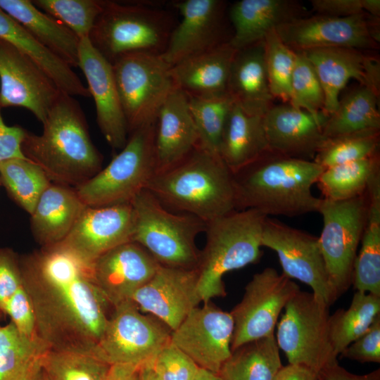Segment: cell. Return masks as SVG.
<instances>
[{
  "label": "cell",
  "instance_id": "cell-17",
  "mask_svg": "<svg viewBox=\"0 0 380 380\" xmlns=\"http://www.w3.org/2000/svg\"><path fill=\"white\" fill-rule=\"evenodd\" d=\"M233 331L231 313L208 302L190 312L172 331L170 341L199 368L218 374L231 355Z\"/></svg>",
  "mask_w": 380,
  "mask_h": 380
},
{
  "label": "cell",
  "instance_id": "cell-28",
  "mask_svg": "<svg viewBox=\"0 0 380 380\" xmlns=\"http://www.w3.org/2000/svg\"><path fill=\"white\" fill-rule=\"evenodd\" d=\"M228 94L248 115L263 116L273 106L274 98L266 72L263 40L236 51Z\"/></svg>",
  "mask_w": 380,
  "mask_h": 380
},
{
  "label": "cell",
  "instance_id": "cell-2",
  "mask_svg": "<svg viewBox=\"0 0 380 380\" xmlns=\"http://www.w3.org/2000/svg\"><path fill=\"white\" fill-rule=\"evenodd\" d=\"M42 125L41 134L25 131L21 148L52 183L75 188L102 169L103 156L74 96L61 92Z\"/></svg>",
  "mask_w": 380,
  "mask_h": 380
},
{
  "label": "cell",
  "instance_id": "cell-32",
  "mask_svg": "<svg viewBox=\"0 0 380 380\" xmlns=\"http://www.w3.org/2000/svg\"><path fill=\"white\" fill-rule=\"evenodd\" d=\"M0 39L10 43L33 60L56 83L72 96L90 97L72 68L32 37L18 22L0 8Z\"/></svg>",
  "mask_w": 380,
  "mask_h": 380
},
{
  "label": "cell",
  "instance_id": "cell-42",
  "mask_svg": "<svg viewBox=\"0 0 380 380\" xmlns=\"http://www.w3.org/2000/svg\"><path fill=\"white\" fill-rule=\"evenodd\" d=\"M379 130H367L326 139L314 161L324 169L362 160L379 153Z\"/></svg>",
  "mask_w": 380,
  "mask_h": 380
},
{
  "label": "cell",
  "instance_id": "cell-57",
  "mask_svg": "<svg viewBox=\"0 0 380 380\" xmlns=\"http://www.w3.org/2000/svg\"><path fill=\"white\" fill-rule=\"evenodd\" d=\"M32 380H47L42 370V368Z\"/></svg>",
  "mask_w": 380,
  "mask_h": 380
},
{
  "label": "cell",
  "instance_id": "cell-39",
  "mask_svg": "<svg viewBox=\"0 0 380 380\" xmlns=\"http://www.w3.org/2000/svg\"><path fill=\"white\" fill-rule=\"evenodd\" d=\"M379 153L369 158L324 169L317 184L330 201H344L364 194L374 173L380 169Z\"/></svg>",
  "mask_w": 380,
  "mask_h": 380
},
{
  "label": "cell",
  "instance_id": "cell-50",
  "mask_svg": "<svg viewBox=\"0 0 380 380\" xmlns=\"http://www.w3.org/2000/svg\"><path fill=\"white\" fill-rule=\"evenodd\" d=\"M312 7L319 15L343 18L365 13L362 0H312Z\"/></svg>",
  "mask_w": 380,
  "mask_h": 380
},
{
  "label": "cell",
  "instance_id": "cell-21",
  "mask_svg": "<svg viewBox=\"0 0 380 380\" xmlns=\"http://www.w3.org/2000/svg\"><path fill=\"white\" fill-rule=\"evenodd\" d=\"M78 67L93 97L96 122L113 149H122L129 132L115 84L112 65L93 46L89 37L80 39Z\"/></svg>",
  "mask_w": 380,
  "mask_h": 380
},
{
  "label": "cell",
  "instance_id": "cell-11",
  "mask_svg": "<svg viewBox=\"0 0 380 380\" xmlns=\"http://www.w3.org/2000/svg\"><path fill=\"white\" fill-rule=\"evenodd\" d=\"M129 134L156 120L158 110L176 88L170 66L160 55L135 53L112 64Z\"/></svg>",
  "mask_w": 380,
  "mask_h": 380
},
{
  "label": "cell",
  "instance_id": "cell-12",
  "mask_svg": "<svg viewBox=\"0 0 380 380\" xmlns=\"http://www.w3.org/2000/svg\"><path fill=\"white\" fill-rule=\"evenodd\" d=\"M171 332L156 317L126 300L113 307L94 355L110 365L150 364L170 341Z\"/></svg>",
  "mask_w": 380,
  "mask_h": 380
},
{
  "label": "cell",
  "instance_id": "cell-34",
  "mask_svg": "<svg viewBox=\"0 0 380 380\" xmlns=\"http://www.w3.org/2000/svg\"><path fill=\"white\" fill-rule=\"evenodd\" d=\"M281 367L279 347L273 334L232 350L217 374L222 380H273Z\"/></svg>",
  "mask_w": 380,
  "mask_h": 380
},
{
  "label": "cell",
  "instance_id": "cell-33",
  "mask_svg": "<svg viewBox=\"0 0 380 380\" xmlns=\"http://www.w3.org/2000/svg\"><path fill=\"white\" fill-rule=\"evenodd\" d=\"M368 208L361 248L353 265L352 284L356 291L380 296V177L367 189Z\"/></svg>",
  "mask_w": 380,
  "mask_h": 380
},
{
  "label": "cell",
  "instance_id": "cell-36",
  "mask_svg": "<svg viewBox=\"0 0 380 380\" xmlns=\"http://www.w3.org/2000/svg\"><path fill=\"white\" fill-rule=\"evenodd\" d=\"M379 91L360 85L339 100L336 110L324 124L326 139L367 130L380 129L377 108Z\"/></svg>",
  "mask_w": 380,
  "mask_h": 380
},
{
  "label": "cell",
  "instance_id": "cell-24",
  "mask_svg": "<svg viewBox=\"0 0 380 380\" xmlns=\"http://www.w3.org/2000/svg\"><path fill=\"white\" fill-rule=\"evenodd\" d=\"M328 116H316L290 103L272 106L262 116L271 151L288 157L313 160L326 141L323 128Z\"/></svg>",
  "mask_w": 380,
  "mask_h": 380
},
{
  "label": "cell",
  "instance_id": "cell-54",
  "mask_svg": "<svg viewBox=\"0 0 380 380\" xmlns=\"http://www.w3.org/2000/svg\"><path fill=\"white\" fill-rule=\"evenodd\" d=\"M138 379L139 380H162L148 364L139 367Z\"/></svg>",
  "mask_w": 380,
  "mask_h": 380
},
{
  "label": "cell",
  "instance_id": "cell-59",
  "mask_svg": "<svg viewBox=\"0 0 380 380\" xmlns=\"http://www.w3.org/2000/svg\"><path fill=\"white\" fill-rule=\"evenodd\" d=\"M0 184H1V181H0Z\"/></svg>",
  "mask_w": 380,
  "mask_h": 380
},
{
  "label": "cell",
  "instance_id": "cell-37",
  "mask_svg": "<svg viewBox=\"0 0 380 380\" xmlns=\"http://www.w3.org/2000/svg\"><path fill=\"white\" fill-rule=\"evenodd\" d=\"M48 348L31 338L10 321L0 325V380H32L41 369Z\"/></svg>",
  "mask_w": 380,
  "mask_h": 380
},
{
  "label": "cell",
  "instance_id": "cell-23",
  "mask_svg": "<svg viewBox=\"0 0 380 380\" xmlns=\"http://www.w3.org/2000/svg\"><path fill=\"white\" fill-rule=\"evenodd\" d=\"M160 265L135 241L120 244L92 263V272L101 292L114 307L130 300L155 274Z\"/></svg>",
  "mask_w": 380,
  "mask_h": 380
},
{
  "label": "cell",
  "instance_id": "cell-8",
  "mask_svg": "<svg viewBox=\"0 0 380 380\" xmlns=\"http://www.w3.org/2000/svg\"><path fill=\"white\" fill-rule=\"evenodd\" d=\"M156 120L130 132L125 146L106 167L74 188L87 206L131 204L146 189L156 172Z\"/></svg>",
  "mask_w": 380,
  "mask_h": 380
},
{
  "label": "cell",
  "instance_id": "cell-4",
  "mask_svg": "<svg viewBox=\"0 0 380 380\" xmlns=\"http://www.w3.org/2000/svg\"><path fill=\"white\" fill-rule=\"evenodd\" d=\"M146 189L170 210L205 222L236 210L233 173L220 155L198 144L181 161L156 173Z\"/></svg>",
  "mask_w": 380,
  "mask_h": 380
},
{
  "label": "cell",
  "instance_id": "cell-3",
  "mask_svg": "<svg viewBox=\"0 0 380 380\" xmlns=\"http://www.w3.org/2000/svg\"><path fill=\"white\" fill-rule=\"evenodd\" d=\"M324 168L314 160L268 151L233 173L235 209L267 217L317 212L321 198L312 192Z\"/></svg>",
  "mask_w": 380,
  "mask_h": 380
},
{
  "label": "cell",
  "instance_id": "cell-47",
  "mask_svg": "<svg viewBox=\"0 0 380 380\" xmlns=\"http://www.w3.org/2000/svg\"><path fill=\"white\" fill-rule=\"evenodd\" d=\"M162 380H194L198 367L171 341L148 364Z\"/></svg>",
  "mask_w": 380,
  "mask_h": 380
},
{
  "label": "cell",
  "instance_id": "cell-1",
  "mask_svg": "<svg viewBox=\"0 0 380 380\" xmlns=\"http://www.w3.org/2000/svg\"><path fill=\"white\" fill-rule=\"evenodd\" d=\"M39 339L48 349L94 353L113 307L92 264L57 244L20 255Z\"/></svg>",
  "mask_w": 380,
  "mask_h": 380
},
{
  "label": "cell",
  "instance_id": "cell-15",
  "mask_svg": "<svg viewBox=\"0 0 380 380\" xmlns=\"http://www.w3.org/2000/svg\"><path fill=\"white\" fill-rule=\"evenodd\" d=\"M372 18L365 12L343 18L317 14L280 25L275 31L295 52L328 47L374 49L379 42V31L374 25L377 20Z\"/></svg>",
  "mask_w": 380,
  "mask_h": 380
},
{
  "label": "cell",
  "instance_id": "cell-43",
  "mask_svg": "<svg viewBox=\"0 0 380 380\" xmlns=\"http://www.w3.org/2000/svg\"><path fill=\"white\" fill-rule=\"evenodd\" d=\"M189 98L190 112L198 135V145L219 155L221 136L234 101L229 96L217 99Z\"/></svg>",
  "mask_w": 380,
  "mask_h": 380
},
{
  "label": "cell",
  "instance_id": "cell-51",
  "mask_svg": "<svg viewBox=\"0 0 380 380\" xmlns=\"http://www.w3.org/2000/svg\"><path fill=\"white\" fill-rule=\"evenodd\" d=\"M319 380H380V369L365 374L350 372L338 363L329 365L318 373Z\"/></svg>",
  "mask_w": 380,
  "mask_h": 380
},
{
  "label": "cell",
  "instance_id": "cell-9",
  "mask_svg": "<svg viewBox=\"0 0 380 380\" xmlns=\"http://www.w3.org/2000/svg\"><path fill=\"white\" fill-rule=\"evenodd\" d=\"M329 308L314 293L300 290L287 303L275 338L289 364L319 373L338 362L329 336Z\"/></svg>",
  "mask_w": 380,
  "mask_h": 380
},
{
  "label": "cell",
  "instance_id": "cell-40",
  "mask_svg": "<svg viewBox=\"0 0 380 380\" xmlns=\"http://www.w3.org/2000/svg\"><path fill=\"white\" fill-rule=\"evenodd\" d=\"M0 181L11 198L30 215L52 183L44 170L27 158L1 162Z\"/></svg>",
  "mask_w": 380,
  "mask_h": 380
},
{
  "label": "cell",
  "instance_id": "cell-18",
  "mask_svg": "<svg viewBox=\"0 0 380 380\" xmlns=\"http://www.w3.org/2000/svg\"><path fill=\"white\" fill-rule=\"evenodd\" d=\"M171 5L181 16L160 55L170 66L229 42L224 37L226 3L182 0Z\"/></svg>",
  "mask_w": 380,
  "mask_h": 380
},
{
  "label": "cell",
  "instance_id": "cell-16",
  "mask_svg": "<svg viewBox=\"0 0 380 380\" xmlns=\"http://www.w3.org/2000/svg\"><path fill=\"white\" fill-rule=\"evenodd\" d=\"M62 91L29 56L0 39V107H22L43 124Z\"/></svg>",
  "mask_w": 380,
  "mask_h": 380
},
{
  "label": "cell",
  "instance_id": "cell-56",
  "mask_svg": "<svg viewBox=\"0 0 380 380\" xmlns=\"http://www.w3.org/2000/svg\"><path fill=\"white\" fill-rule=\"evenodd\" d=\"M194 380H222L220 376L215 373L208 370L198 368Z\"/></svg>",
  "mask_w": 380,
  "mask_h": 380
},
{
  "label": "cell",
  "instance_id": "cell-29",
  "mask_svg": "<svg viewBox=\"0 0 380 380\" xmlns=\"http://www.w3.org/2000/svg\"><path fill=\"white\" fill-rule=\"evenodd\" d=\"M86 206L73 187L51 183L30 215L31 232L40 247L61 243Z\"/></svg>",
  "mask_w": 380,
  "mask_h": 380
},
{
  "label": "cell",
  "instance_id": "cell-48",
  "mask_svg": "<svg viewBox=\"0 0 380 380\" xmlns=\"http://www.w3.org/2000/svg\"><path fill=\"white\" fill-rule=\"evenodd\" d=\"M341 357L359 362H380V315L369 329L340 353Z\"/></svg>",
  "mask_w": 380,
  "mask_h": 380
},
{
  "label": "cell",
  "instance_id": "cell-30",
  "mask_svg": "<svg viewBox=\"0 0 380 380\" xmlns=\"http://www.w3.org/2000/svg\"><path fill=\"white\" fill-rule=\"evenodd\" d=\"M270 151L262 116L246 113L234 102L222 130L219 155L232 173Z\"/></svg>",
  "mask_w": 380,
  "mask_h": 380
},
{
  "label": "cell",
  "instance_id": "cell-45",
  "mask_svg": "<svg viewBox=\"0 0 380 380\" xmlns=\"http://www.w3.org/2000/svg\"><path fill=\"white\" fill-rule=\"evenodd\" d=\"M263 41L265 68L271 93L274 99L289 103L296 52L281 40L275 30L267 33Z\"/></svg>",
  "mask_w": 380,
  "mask_h": 380
},
{
  "label": "cell",
  "instance_id": "cell-58",
  "mask_svg": "<svg viewBox=\"0 0 380 380\" xmlns=\"http://www.w3.org/2000/svg\"><path fill=\"white\" fill-rule=\"evenodd\" d=\"M3 315H4L1 312H0V319L2 317Z\"/></svg>",
  "mask_w": 380,
  "mask_h": 380
},
{
  "label": "cell",
  "instance_id": "cell-41",
  "mask_svg": "<svg viewBox=\"0 0 380 380\" xmlns=\"http://www.w3.org/2000/svg\"><path fill=\"white\" fill-rule=\"evenodd\" d=\"M110 366L92 353L51 349L41 362L47 380H106Z\"/></svg>",
  "mask_w": 380,
  "mask_h": 380
},
{
  "label": "cell",
  "instance_id": "cell-27",
  "mask_svg": "<svg viewBox=\"0 0 380 380\" xmlns=\"http://www.w3.org/2000/svg\"><path fill=\"white\" fill-rule=\"evenodd\" d=\"M307 16L306 9L295 1L241 0L229 8L234 30L229 43L236 50L246 48L277 27Z\"/></svg>",
  "mask_w": 380,
  "mask_h": 380
},
{
  "label": "cell",
  "instance_id": "cell-7",
  "mask_svg": "<svg viewBox=\"0 0 380 380\" xmlns=\"http://www.w3.org/2000/svg\"><path fill=\"white\" fill-rule=\"evenodd\" d=\"M134 213L132 241L144 248L160 265L194 270L201 251L196 238L206 222L184 213L165 208L146 189L132 201Z\"/></svg>",
  "mask_w": 380,
  "mask_h": 380
},
{
  "label": "cell",
  "instance_id": "cell-46",
  "mask_svg": "<svg viewBox=\"0 0 380 380\" xmlns=\"http://www.w3.org/2000/svg\"><path fill=\"white\" fill-rule=\"evenodd\" d=\"M289 103L316 116L323 113L324 95L321 83L312 65L301 51L296 52Z\"/></svg>",
  "mask_w": 380,
  "mask_h": 380
},
{
  "label": "cell",
  "instance_id": "cell-49",
  "mask_svg": "<svg viewBox=\"0 0 380 380\" xmlns=\"http://www.w3.org/2000/svg\"><path fill=\"white\" fill-rule=\"evenodd\" d=\"M1 109L0 107V163L12 158H26L21 148L26 129L18 125H7Z\"/></svg>",
  "mask_w": 380,
  "mask_h": 380
},
{
  "label": "cell",
  "instance_id": "cell-22",
  "mask_svg": "<svg viewBox=\"0 0 380 380\" xmlns=\"http://www.w3.org/2000/svg\"><path fill=\"white\" fill-rule=\"evenodd\" d=\"M301 52L311 63L319 80L324 95L323 113L327 116L337 108L340 92L350 80H356L360 85L379 91V63L360 50L328 47Z\"/></svg>",
  "mask_w": 380,
  "mask_h": 380
},
{
  "label": "cell",
  "instance_id": "cell-44",
  "mask_svg": "<svg viewBox=\"0 0 380 380\" xmlns=\"http://www.w3.org/2000/svg\"><path fill=\"white\" fill-rule=\"evenodd\" d=\"M33 4L70 29L80 39L89 37L103 0H32Z\"/></svg>",
  "mask_w": 380,
  "mask_h": 380
},
{
  "label": "cell",
  "instance_id": "cell-35",
  "mask_svg": "<svg viewBox=\"0 0 380 380\" xmlns=\"http://www.w3.org/2000/svg\"><path fill=\"white\" fill-rule=\"evenodd\" d=\"M19 256L11 248H0V312L8 315L23 334L31 338L39 339Z\"/></svg>",
  "mask_w": 380,
  "mask_h": 380
},
{
  "label": "cell",
  "instance_id": "cell-26",
  "mask_svg": "<svg viewBox=\"0 0 380 380\" xmlns=\"http://www.w3.org/2000/svg\"><path fill=\"white\" fill-rule=\"evenodd\" d=\"M236 51L227 42L174 65L170 74L175 87L191 98L229 96L228 82Z\"/></svg>",
  "mask_w": 380,
  "mask_h": 380
},
{
  "label": "cell",
  "instance_id": "cell-19",
  "mask_svg": "<svg viewBox=\"0 0 380 380\" xmlns=\"http://www.w3.org/2000/svg\"><path fill=\"white\" fill-rule=\"evenodd\" d=\"M130 300L141 312L156 317L173 331L201 302L197 270L160 265Z\"/></svg>",
  "mask_w": 380,
  "mask_h": 380
},
{
  "label": "cell",
  "instance_id": "cell-52",
  "mask_svg": "<svg viewBox=\"0 0 380 380\" xmlns=\"http://www.w3.org/2000/svg\"><path fill=\"white\" fill-rule=\"evenodd\" d=\"M273 380H319L318 373L299 365L289 364L279 370Z\"/></svg>",
  "mask_w": 380,
  "mask_h": 380
},
{
  "label": "cell",
  "instance_id": "cell-38",
  "mask_svg": "<svg viewBox=\"0 0 380 380\" xmlns=\"http://www.w3.org/2000/svg\"><path fill=\"white\" fill-rule=\"evenodd\" d=\"M380 315V296L356 291L347 310L329 316V336L335 355L360 337Z\"/></svg>",
  "mask_w": 380,
  "mask_h": 380
},
{
  "label": "cell",
  "instance_id": "cell-10",
  "mask_svg": "<svg viewBox=\"0 0 380 380\" xmlns=\"http://www.w3.org/2000/svg\"><path fill=\"white\" fill-rule=\"evenodd\" d=\"M367 192L344 201L321 198L323 229L318 237L329 283L337 300L352 284L357 249L366 223Z\"/></svg>",
  "mask_w": 380,
  "mask_h": 380
},
{
  "label": "cell",
  "instance_id": "cell-6",
  "mask_svg": "<svg viewBox=\"0 0 380 380\" xmlns=\"http://www.w3.org/2000/svg\"><path fill=\"white\" fill-rule=\"evenodd\" d=\"M176 25L172 13L156 4L104 0L89 39L112 64L131 53L161 55Z\"/></svg>",
  "mask_w": 380,
  "mask_h": 380
},
{
  "label": "cell",
  "instance_id": "cell-14",
  "mask_svg": "<svg viewBox=\"0 0 380 380\" xmlns=\"http://www.w3.org/2000/svg\"><path fill=\"white\" fill-rule=\"evenodd\" d=\"M261 244L277 253L286 277L308 285L329 306L336 300L318 237L267 217Z\"/></svg>",
  "mask_w": 380,
  "mask_h": 380
},
{
  "label": "cell",
  "instance_id": "cell-20",
  "mask_svg": "<svg viewBox=\"0 0 380 380\" xmlns=\"http://www.w3.org/2000/svg\"><path fill=\"white\" fill-rule=\"evenodd\" d=\"M131 204L86 206L68 236L58 244L89 264L111 248L132 241Z\"/></svg>",
  "mask_w": 380,
  "mask_h": 380
},
{
  "label": "cell",
  "instance_id": "cell-31",
  "mask_svg": "<svg viewBox=\"0 0 380 380\" xmlns=\"http://www.w3.org/2000/svg\"><path fill=\"white\" fill-rule=\"evenodd\" d=\"M0 8L71 68L78 67L80 39L64 25L37 8L32 0H0Z\"/></svg>",
  "mask_w": 380,
  "mask_h": 380
},
{
  "label": "cell",
  "instance_id": "cell-25",
  "mask_svg": "<svg viewBox=\"0 0 380 380\" xmlns=\"http://www.w3.org/2000/svg\"><path fill=\"white\" fill-rule=\"evenodd\" d=\"M198 144L187 95L175 88L156 117L155 151L156 172L167 170L189 155Z\"/></svg>",
  "mask_w": 380,
  "mask_h": 380
},
{
  "label": "cell",
  "instance_id": "cell-55",
  "mask_svg": "<svg viewBox=\"0 0 380 380\" xmlns=\"http://www.w3.org/2000/svg\"><path fill=\"white\" fill-rule=\"evenodd\" d=\"M362 8L364 11L373 17L379 18L380 15L379 0H362Z\"/></svg>",
  "mask_w": 380,
  "mask_h": 380
},
{
  "label": "cell",
  "instance_id": "cell-13",
  "mask_svg": "<svg viewBox=\"0 0 380 380\" xmlns=\"http://www.w3.org/2000/svg\"><path fill=\"white\" fill-rule=\"evenodd\" d=\"M299 291L296 282L273 267L255 274L242 299L230 312L234 320L231 350L274 334L279 315Z\"/></svg>",
  "mask_w": 380,
  "mask_h": 380
},
{
  "label": "cell",
  "instance_id": "cell-53",
  "mask_svg": "<svg viewBox=\"0 0 380 380\" xmlns=\"http://www.w3.org/2000/svg\"><path fill=\"white\" fill-rule=\"evenodd\" d=\"M139 367L131 365H113L106 380H139Z\"/></svg>",
  "mask_w": 380,
  "mask_h": 380
},
{
  "label": "cell",
  "instance_id": "cell-5",
  "mask_svg": "<svg viewBox=\"0 0 380 380\" xmlns=\"http://www.w3.org/2000/svg\"><path fill=\"white\" fill-rule=\"evenodd\" d=\"M266 217L254 209L234 210L206 222V243L196 268L201 302L226 295L224 274L259 260Z\"/></svg>",
  "mask_w": 380,
  "mask_h": 380
}]
</instances>
